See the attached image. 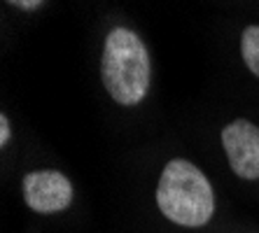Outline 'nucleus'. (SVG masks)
Returning a JSON list of instances; mask_svg holds the SVG:
<instances>
[{
    "label": "nucleus",
    "instance_id": "4",
    "mask_svg": "<svg viewBox=\"0 0 259 233\" xmlns=\"http://www.w3.org/2000/svg\"><path fill=\"white\" fill-rule=\"evenodd\" d=\"M222 147L229 168L241 179H259V126L250 119H234L222 128Z\"/></svg>",
    "mask_w": 259,
    "mask_h": 233
},
{
    "label": "nucleus",
    "instance_id": "6",
    "mask_svg": "<svg viewBox=\"0 0 259 233\" xmlns=\"http://www.w3.org/2000/svg\"><path fill=\"white\" fill-rule=\"evenodd\" d=\"M12 140V124H10V117L5 112L0 114V147H7Z\"/></svg>",
    "mask_w": 259,
    "mask_h": 233
},
{
    "label": "nucleus",
    "instance_id": "7",
    "mask_svg": "<svg viewBox=\"0 0 259 233\" xmlns=\"http://www.w3.org/2000/svg\"><path fill=\"white\" fill-rule=\"evenodd\" d=\"M7 3L19 7V10H24V12H33V10H37V7L42 5L45 0H7Z\"/></svg>",
    "mask_w": 259,
    "mask_h": 233
},
{
    "label": "nucleus",
    "instance_id": "5",
    "mask_svg": "<svg viewBox=\"0 0 259 233\" xmlns=\"http://www.w3.org/2000/svg\"><path fill=\"white\" fill-rule=\"evenodd\" d=\"M241 54L247 70L259 77V26H247L241 35Z\"/></svg>",
    "mask_w": 259,
    "mask_h": 233
},
{
    "label": "nucleus",
    "instance_id": "1",
    "mask_svg": "<svg viewBox=\"0 0 259 233\" xmlns=\"http://www.w3.org/2000/svg\"><path fill=\"white\" fill-rule=\"evenodd\" d=\"M157 208L178 226H205L215 215V192L210 179L187 159H170L157 182Z\"/></svg>",
    "mask_w": 259,
    "mask_h": 233
},
{
    "label": "nucleus",
    "instance_id": "2",
    "mask_svg": "<svg viewBox=\"0 0 259 233\" xmlns=\"http://www.w3.org/2000/svg\"><path fill=\"white\" fill-rule=\"evenodd\" d=\"M101 82L110 98L124 108H133L147 96L152 63L143 40L133 30L115 28L108 33L103 44Z\"/></svg>",
    "mask_w": 259,
    "mask_h": 233
},
{
    "label": "nucleus",
    "instance_id": "3",
    "mask_svg": "<svg viewBox=\"0 0 259 233\" xmlns=\"http://www.w3.org/2000/svg\"><path fill=\"white\" fill-rule=\"evenodd\" d=\"M21 189H24L26 205L37 215L63 212L66 208H70L72 196H75L70 179L61 170H52V168L26 173Z\"/></svg>",
    "mask_w": 259,
    "mask_h": 233
}]
</instances>
